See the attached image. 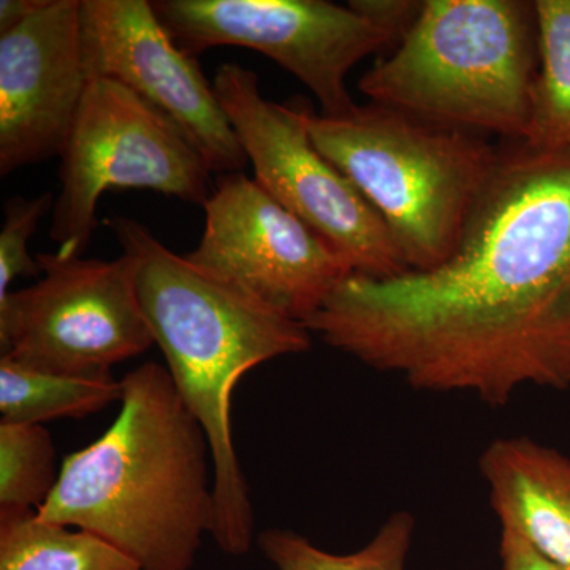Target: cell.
I'll use <instances>...</instances> for the list:
<instances>
[{"label":"cell","instance_id":"8","mask_svg":"<svg viewBox=\"0 0 570 570\" xmlns=\"http://www.w3.org/2000/svg\"><path fill=\"white\" fill-rule=\"evenodd\" d=\"M43 276L0 299V351L21 365L71 377L112 366L156 344L138 296L137 262L37 255Z\"/></svg>","mask_w":570,"mask_h":570},{"label":"cell","instance_id":"14","mask_svg":"<svg viewBox=\"0 0 570 570\" xmlns=\"http://www.w3.org/2000/svg\"><path fill=\"white\" fill-rule=\"evenodd\" d=\"M122 381L43 373L0 356V423L43 425L82 419L122 400Z\"/></svg>","mask_w":570,"mask_h":570},{"label":"cell","instance_id":"3","mask_svg":"<svg viewBox=\"0 0 570 570\" xmlns=\"http://www.w3.org/2000/svg\"><path fill=\"white\" fill-rule=\"evenodd\" d=\"M137 262V288L176 392L208 438L214 472L212 538L243 557L254 542L249 487L232 433V396L253 367L309 351L311 332L175 254L132 217L105 220Z\"/></svg>","mask_w":570,"mask_h":570},{"label":"cell","instance_id":"20","mask_svg":"<svg viewBox=\"0 0 570 570\" xmlns=\"http://www.w3.org/2000/svg\"><path fill=\"white\" fill-rule=\"evenodd\" d=\"M348 7L392 37L395 48L417 22L423 2L412 0H351Z\"/></svg>","mask_w":570,"mask_h":570},{"label":"cell","instance_id":"15","mask_svg":"<svg viewBox=\"0 0 570 570\" xmlns=\"http://www.w3.org/2000/svg\"><path fill=\"white\" fill-rule=\"evenodd\" d=\"M0 570H141L88 531L47 523L32 510L0 512Z\"/></svg>","mask_w":570,"mask_h":570},{"label":"cell","instance_id":"17","mask_svg":"<svg viewBox=\"0 0 570 570\" xmlns=\"http://www.w3.org/2000/svg\"><path fill=\"white\" fill-rule=\"evenodd\" d=\"M414 532L415 517L396 512L354 553H330L294 531L277 528L262 532L257 542L277 570H406Z\"/></svg>","mask_w":570,"mask_h":570},{"label":"cell","instance_id":"22","mask_svg":"<svg viewBox=\"0 0 570 570\" xmlns=\"http://www.w3.org/2000/svg\"><path fill=\"white\" fill-rule=\"evenodd\" d=\"M48 0H2L0 2V36L17 29L32 14L43 9Z\"/></svg>","mask_w":570,"mask_h":570},{"label":"cell","instance_id":"18","mask_svg":"<svg viewBox=\"0 0 570 570\" xmlns=\"http://www.w3.org/2000/svg\"><path fill=\"white\" fill-rule=\"evenodd\" d=\"M59 472L47 428L0 423V512H37L58 485Z\"/></svg>","mask_w":570,"mask_h":570},{"label":"cell","instance_id":"13","mask_svg":"<svg viewBox=\"0 0 570 570\" xmlns=\"http://www.w3.org/2000/svg\"><path fill=\"white\" fill-rule=\"evenodd\" d=\"M501 531L570 569V460L530 438L491 442L479 460Z\"/></svg>","mask_w":570,"mask_h":570},{"label":"cell","instance_id":"16","mask_svg":"<svg viewBox=\"0 0 570 570\" xmlns=\"http://www.w3.org/2000/svg\"><path fill=\"white\" fill-rule=\"evenodd\" d=\"M540 70L528 145L570 151V0H535Z\"/></svg>","mask_w":570,"mask_h":570},{"label":"cell","instance_id":"7","mask_svg":"<svg viewBox=\"0 0 570 570\" xmlns=\"http://www.w3.org/2000/svg\"><path fill=\"white\" fill-rule=\"evenodd\" d=\"M213 86L266 193L335 247L355 275L411 272L373 205L314 146L302 102H269L257 73L239 63L220 66Z\"/></svg>","mask_w":570,"mask_h":570},{"label":"cell","instance_id":"12","mask_svg":"<svg viewBox=\"0 0 570 570\" xmlns=\"http://www.w3.org/2000/svg\"><path fill=\"white\" fill-rule=\"evenodd\" d=\"M81 0H48L0 36V175L61 156L89 86Z\"/></svg>","mask_w":570,"mask_h":570},{"label":"cell","instance_id":"10","mask_svg":"<svg viewBox=\"0 0 570 570\" xmlns=\"http://www.w3.org/2000/svg\"><path fill=\"white\" fill-rule=\"evenodd\" d=\"M205 230L184 255L228 287L305 325L352 268L335 247L243 171L217 176Z\"/></svg>","mask_w":570,"mask_h":570},{"label":"cell","instance_id":"4","mask_svg":"<svg viewBox=\"0 0 570 570\" xmlns=\"http://www.w3.org/2000/svg\"><path fill=\"white\" fill-rule=\"evenodd\" d=\"M539 70L535 2L428 0L358 89L425 121L527 141Z\"/></svg>","mask_w":570,"mask_h":570},{"label":"cell","instance_id":"9","mask_svg":"<svg viewBox=\"0 0 570 570\" xmlns=\"http://www.w3.org/2000/svg\"><path fill=\"white\" fill-rule=\"evenodd\" d=\"M168 36L197 58L216 47L262 52L317 97L321 115L341 118L356 104L346 78L392 37L356 13L325 0H154Z\"/></svg>","mask_w":570,"mask_h":570},{"label":"cell","instance_id":"5","mask_svg":"<svg viewBox=\"0 0 570 570\" xmlns=\"http://www.w3.org/2000/svg\"><path fill=\"white\" fill-rule=\"evenodd\" d=\"M303 112L318 153L373 205L411 272H430L455 253L498 148L376 102L341 118L306 104Z\"/></svg>","mask_w":570,"mask_h":570},{"label":"cell","instance_id":"2","mask_svg":"<svg viewBox=\"0 0 570 570\" xmlns=\"http://www.w3.org/2000/svg\"><path fill=\"white\" fill-rule=\"evenodd\" d=\"M121 381L118 417L62 460L37 517L91 532L141 570H193L216 517L208 438L167 367L148 362Z\"/></svg>","mask_w":570,"mask_h":570},{"label":"cell","instance_id":"6","mask_svg":"<svg viewBox=\"0 0 570 570\" xmlns=\"http://www.w3.org/2000/svg\"><path fill=\"white\" fill-rule=\"evenodd\" d=\"M50 236L62 257L85 253L97 228V206L111 189H149L187 204H208L212 170L164 112L126 86L89 81L61 151Z\"/></svg>","mask_w":570,"mask_h":570},{"label":"cell","instance_id":"19","mask_svg":"<svg viewBox=\"0 0 570 570\" xmlns=\"http://www.w3.org/2000/svg\"><path fill=\"white\" fill-rule=\"evenodd\" d=\"M51 193L26 198L14 195L3 205V224L0 230V299L10 294V285L18 277H39L41 269L37 258L29 254V239L40 220L52 212Z\"/></svg>","mask_w":570,"mask_h":570},{"label":"cell","instance_id":"1","mask_svg":"<svg viewBox=\"0 0 570 570\" xmlns=\"http://www.w3.org/2000/svg\"><path fill=\"white\" fill-rule=\"evenodd\" d=\"M305 326L420 392H570V151L505 141L444 264L352 273Z\"/></svg>","mask_w":570,"mask_h":570},{"label":"cell","instance_id":"21","mask_svg":"<svg viewBox=\"0 0 570 570\" xmlns=\"http://www.w3.org/2000/svg\"><path fill=\"white\" fill-rule=\"evenodd\" d=\"M499 557L501 570H570L550 561L538 550L532 549L530 543L509 531H501Z\"/></svg>","mask_w":570,"mask_h":570},{"label":"cell","instance_id":"11","mask_svg":"<svg viewBox=\"0 0 570 570\" xmlns=\"http://www.w3.org/2000/svg\"><path fill=\"white\" fill-rule=\"evenodd\" d=\"M82 58L89 80L126 86L164 112L212 174L245 171V149L200 63L168 36L149 0H81Z\"/></svg>","mask_w":570,"mask_h":570}]
</instances>
